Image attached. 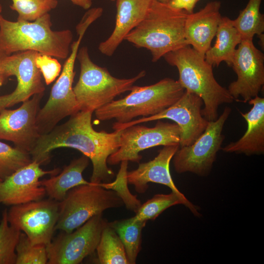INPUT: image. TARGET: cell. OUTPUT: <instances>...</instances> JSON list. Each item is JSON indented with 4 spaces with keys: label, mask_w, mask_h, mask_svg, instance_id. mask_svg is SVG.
<instances>
[{
    "label": "cell",
    "mask_w": 264,
    "mask_h": 264,
    "mask_svg": "<svg viewBox=\"0 0 264 264\" xmlns=\"http://www.w3.org/2000/svg\"><path fill=\"white\" fill-rule=\"evenodd\" d=\"M231 111V109L226 107L216 120L208 122L204 131L193 143L179 147L173 157L176 173L190 172L201 176L208 175L221 149L225 138L222 132Z\"/></svg>",
    "instance_id": "obj_8"
},
{
    "label": "cell",
    "mask_w": 264,
    "mask_h": 264,
    "mask_svg": "<svg viewBox=\"0 0 264 264\" xmlns=\"http://www.w3.org/2000/svg\"><path fill=\"white\" fill-rule=\"evenodd\" d=\"M93 112L80 110L49 133L40 135L29 153L32 161L41 165L48 162L50 153L55 149H75L92 162L90 182L95 184L109 182L114 174L108 167L107 160L119 148L122 130L111 132L95 131L91 124Z\"/></svg>",
    "instance_id": "obj_1"
},
{
    "label": "cell",
    "mask_w": 264,
    "mask_h": 264,
    "mask_svg": "<svg viewBox=\"0 0 264 264\" xmlns=\"http://www.w3.org/2000/svg\"><path fill=\"white\" fill-rule=\"evenodd\" d=\"M96 251L99 264H129L123 244L109 222L102 232Z\"/></svg>",
    "instance_id": "obj_25"
},
{
    "label": "cell",
    "mask_w": 264,
    "mask_h": 264,
    "mask_svg": "<svg viewBox=\"0 0 264 264\" xmlns=\"http://www.w3.org/2000/svg\"><path fill=\"white\" fill-rule=\"evenodd\" d=\"M199 0H171L169 5L176 9L184 10L188 14L193 12V10Z\"/></svg>",
    "instance_id": "obj_33"
},
{
    "label": "cell",
    "mask_w": 264,
    "mask_h": 264,
    "mask_svg": "<svg viewBox=\"0 0 264 264\" xmlns=\"http://www.w3.org/2000/svg\"><path fill=\"white\" fill-rule=\"evenodd\" d=\"M37 53L32 50L21 51L0 60V75L5 80L14 76L17 81L13 92L0 96V111L23 102L36 94L44 93L42 75L35 64Z\"/></svg>",
    "instance_id": "obj_12"
},
{
    "label": "cell",
    "mask_w": 264,
    "mask_h": 264,
    "mask_svg": "<svg viewBox=\"0 0 264 264\" xmlns=\"http://www.w3.org/2000/svg\"><path fill=\"white\" fill-rule=\"evenodd\" d=\"M160 2L169 4V3L171 1V0H156Z\"/></svg>",
    "instance_id": "obj_36"
},
{
    "label": "cell",
    "mask_w": 264,
    "mask_h": 264,
    "mask_svg": "<svg viewBox=\"0 0 264 264\" xmlns=\"http://www.w3.org/2000/svg\"><path fill=\"white\" fill-rule=\"evenodd\" d=\"M115 180L112 182L100 183V185L107 189L112 190L118 195L126 208L135 213L141 205V201L128 189L127 175L128 161H122Z\"/></svg>",
    "instance_id": "obj_30"
},
{
    "label": "cell",
    "mask_w": 264,
    "mask_h": 264,
    "mask_svg": "<svg viewBox=\"0 0 264 264\" xmlns=\"http://www.w3.org/2000/svg\"><path fill=\"white\" fill-rule=\"evenodd\" d=\"M163 57L169 65L177 68L178 81L183 88L202 99L204 106L202 114L208 121L218 118L220 105L234 100L228 89L216 80L212 66L190 45L171 51Z\"/></svg>",
    "instance_id": "obj_4"
},
{
    "label": "cell",
    "mask_w": 264,
    "mask_h": 264,
    "mask_svg": "<svg viewBox=\"0 0 264 264\" xmlns=\"http://www.w3.org/2000/svg\"><path fill=\"white\" fill-rule=\"evenodd\" d=\"M89 159L85 155L75 159L64 167L61 172L51 175L48 178L40 180L50 198L58 202L61 201L68 191L77 186L90 184L83 177V172L88 167Z\"/></svg>",
    "instance_id": "obj_21"
},
{
    "label": "cell",
    "mask_w": 264,
    "mask_h": 264,
    "mask_svg": "<svg viewBox=\"0 0 264 264\" xmlns=\"http://www.w3.org/2000/svg\"><path fill=\"white\" fill-rule=\"evenodd\" d=\"M32 161L28 152L0 141V178L2 180Z\"/></svg>",
    "instance_id": "obj_28"
},
{
    "label": "cell",
    "mask_w": 264,
    "mask_h": 264,
    "mask_svg": "<svg viewBox=\"0 0 264 264\" xmlns=\"http://www.w3.org/2000/svg\"><path fill=\"white\" fill-rule=\"evenodd\" d=\"M146 222L135 220L133 217L109 222L123 244L129 264L136 263L141 247L142 231Z\"/></svg>",
    "instance_id": "obj_24"
},
{
    "label": "cell",
    "mask_w": 264,
    "mask_h": 264,
    "mask_svg": "<svg viewBox=\"0 0 264 264\" xmlns=\"http://www.w3.org/2000/svg\"><path fill=\"white\" fill-rule=\"evenodd\" d=\"M73 4L85 10L90 8L92 0H69Z\"/></svg>",
    "instance_id": "obj_34"
},
{
    "label": "cell",
    "mask_w": 264,
    "mask_h": 264,
    "mask_svg": "<svg viewBox=\"0 0 264 264\" xmlns=\"http://www.w3.org/2000/svg\"><path fill=\"white\" fill-rule=\"evenodd\" d=\"M35 61L47 85L52 83L61 72L62 66L54 57L37 53Z\"/></svg>",
    "instance_id": "obj_32"
},
{
    "label": "cell",
    "mask_w": 264,
    "mask_h": 264,
    "mask_svg": "<svg viewBox=\"0 0 264 264\" xmlns=\"http://www.w3.org/2000/svg\"><path fill=\"white\" fill-rule=\"evenodd\" d=\"M2 180V179L0 178V182H1Z\"/></svg>",
    "instance_id": "obj_38"
},
{
    "label": "cell",
    "mask_w": 264,
    "mask_h": 264,
    "mask_svg": "<svg viewBox=\"0 0 264 264\" xmlns=\"http://www.w3.org/2000/svg\"><path fill=\"white\" fill-rule=\"evenodd\" d=\"M177 204H183L195 216L201 215L198 207L191 203L186 197H182L172 191L169 194H157L141 206L133 218L137 220H154L167 208Z\"/></svg>",
    "instance_id": "obj_23"
},
{
    "label": "cell",
    "mask_w": 264,
    "mask_h": 264,
    "mask_svg": "<svg viewBox=\"0 0 264 264\" xmlns=\"http://www.w3.org/2000/svg\"><path fill=\"white\" fill-rule=\"evenodd\" d=\"M179 147V144L164 146L154 159L139 163L136 169L128 171V183L133 185L135 191L140 194L147 191L149 182H154L164 185L180 196L185 197L175 185L170 172V161Z\"/></svg>",
    "instance_id": "obj_17"
},
{
    "label": "cell",
    "mask_w": 264,
    "mask_h": 264,
    "mask_svg": "<svg viewBox=\"0 0 264 264\" xmlns=\"http://www.w3.org/2000/svg\"><path fill=\"white\" fill-rule=\"evenodd\" d=\"M216 36V43L206 52L205 60L212 66H218L222 62L231 66L236 47L242 40L233 20L222 17Z\"/></svg>",
    "instance_id": "obj_22"
},
{
    "label": "cell",
    "mask_w": 264,
    "mask_h": 264,
    "mask_svg": "<svg viewBox=\"0 0 264 264\" xmlns=\"http://www.w3.org/2000/svg\"><path fill=\"white\" fill-rule=\"evenodd\" d=\"M112 0V1H115V0Z\"/></svg>",
    "instance_id": "obj_39"
},
{
    "label": "cell",
    "mask_w": 264,
    "mask_h": 264,
    "mask_svg": "<svg viewBox=\"0 0 264 264\" xmlns=\"http://www.w3.org/2000/svg\"><path fill=\"white\" fill-rule=\"evenodd\" d=\"M44 93L33 95L16 109L0 111V139L11 141L30 153L40 136L36 119Z\"/></svg>",
    "instance_id": "obj_15"
},
{
    "label": "cell",
    "mask_w": 264,
    "mask_h": 264,
    "mask_svg": "<svg viewBox=\"0 0 264 264\" xmlns=\"http://www.w3.org/2000/svg\"><path fill=\"white\" fill-rule=\"evenodd\" d=\"M123 201L116 192L91 183L73 187L59 202L55 230L70 233L92 217L108 209L119 208Z\"/></svg>",
    "instance_id": "obj_7"
},
{
    "label": "cell",
    "mask_w": 264,
    "mask_h": 264,
    "mask_svg": "<svg viewBox=\"0 0 264 264\" xmlns=\"http://www.w3.org/2000/svg\"><path fill=\"white\" fill-rule=\"evenodd\" d=\"M2 10V5L0 4V15L1 14ZM0 38H1V29H0V60L6 56L4 53L1 48Z\"/></svg>",
    "instance_id": "obj_35"
},
{
    "label": "cell",
    "mask_w": 264,
    "mask_h": 264,
    "mask_svg": "<svg viewBox=\"0 0 264 264\" xmlns=\"http://www.w3.org/2000/svg\"><path fill=\"white\" fill-rule=\"evenodd\" d=\"M262 0H249L245 7L233 20L234 26L240 33L242 40L253 39L264 31V16L260 12Z\"/></svg>",
    "instance_id": "obj_26"
},
{
    "label": "cell",
    "mask_w": 264,
    "mask_h": 264,
    "mask_svg": "<svg viewBox=\"0 0 264 264\" xmlns=\"http://www.w3.org/2000/svg\"><path fill=\"white\" fill-rule=\"evenodd\" d=\"M7 209L2 213L0 221V264H16V248L21 231L8 221Z\"/></svg>",
    "instance_id": "obj_27"
},
{
    "label": "cell",
    "mask_w": 264,
    "mask_h": 264,
    "mask_svg": "<svg viewBox=\"0 0 264 264\" xmlns=\"http://www.w3.org/2000/svg\"><path fill=\"white\" fill-rule=\"evenodd\" d=\"M10 8L18 14L17 20L33 21L55 9L57 0H12Z\"/></svg>",
    "instance_id": "obj_29"
},
{
    "label": "cell",
    "mask_w": 264,
    "mask_h": 264,
    "mask_svg": "<svg viewBox=\"0 0 264 264\" xmlns=\"http://www.w3.org/2000/svg\"><path fill=\"white\" fill-rule=\"evenodd\" d=\"M116 15L113 31L98 46L100 52L112 56L125 37L145 18L152 0H115Z\"/></svg>",
    "instance_id": "obj_19"
},
{
    "label": "cell",
    "mask_w": 264,
    "mask_h": 264,
    "mask_svg": "<svg viewBox=\"0 0 264 264\" xmlns=\"http://www.w3.org/2000/svg\"><path fill=\"white\" fill-rule=\"evenodd\" d=\"M124 98L113 100L95 111L101 121L114 119L118 123H125L138 116L157 114L175 103L185 89L178 80L164 78L147 86H133Z\"/></svg>",
    "instance_id": "obj_5"
},
{
    "label": "cell",
    "mask_w": 264,
    "mask_h": 264,
    "mask_svg": "<svg viewBox=\"0 0 264 264\" xmlns=\"http://www.w3.org/2000/svg\"><path fill=\"white\" fill-rule=\"evenodd\" d=\"M1 45L6 55L27 50L66 59L73 34L69 29L55 31L49 13L33 21H11L0 15Z\"/></svg>",
    "instance_id": "obj_2"
},
{
    "label": "cell",
    "mask_w": 264,
    "mask_h": 264,
    "mask_svg": "<svg viewBox=\"0 0 264 264\" xmlns=\"http://www.w3.org/2000/svg\"><path fill=\"white\" fill-rule=\"evenodd\" d=\"M252 105L248 112H240L247 123V130L238 140L222 148L225 153L243 154L246 155L264 153V98L258 95L251 99Z\"/></svg>",
    "instance_id": "obj_20"
},
{
    "label": "cell",
    "mask_w": 264,
    "mask_h": 264,
    "mask_svg": "<svg viewBox=\"0 0 264 264\" xmlns=\"http://www.w3.org/2000/svg\"><path fill=\"white\" fill-rule=\"evenodd\" d=\"M5 80L0 75V87L4 83Z\"/></svg>",
    "instance_id": "obj_37"
},
{
    "label": "cell",
    "mask_w": 264,
    "mask_h": 264,
    "mask_svg": "<svg viewBox=\"0 0 264 264\" xmlns=\"http://www.w3.org/2000/svg\"><path fill=\"white\" fill-rule=\"evenodd\" d=\"M40 166L32 161L0 182V204L13 206L42 199L46 192L40 178L57 175L59 169L46 171Z\"/></svg>",
    "instance_id": "obj_16"
},
{
    "label": "cell",
    "mask_w": 264,
    "mask_h": 264,
    "mask_svg": "<svg viewBox=\"0 0 264 264\" xmlns=\"http://www.w3.org/2000/svg\"><path fill=\"white\" fill-rule=\"evenodd\" d=\"M203 104L199 96L185 90L178 100L162 112L125 123L115 122L112 128L121 130L141 123L168 119L175 122L180 130L179 147L188 146L203 133L208 125L209 121L201 112Z\"/></svg>",
    "instance_id": "obj_13"
},
{
    "label": "cell",
    "mask_w": 264,
    "mask_h": 264,
    "mask_svg": "<svg viewBox=\"0 0 264 264\" xmlns=\"http://www.w3.org/2000/svg\"><path fill=\"white\" fill-rule=\"evenodd\" d=\"M77 59L80 72L73 89L80 110L95 111L113 101L117 96L130 91L133 84L146 75L145 71L142 70L132 78H116L106 68L92 61L86 46L79 49Z\"/></svg>",
    "instance_id": "obj_6"
},
{
    "label": "cell",
    "mask_w": 264,
    "mask_h": 264,
    "mask_svg": "<svg viewBox=\"0 0 264 264\" xmlns=\"http://www.w3.org/2000/svg\"><path fill=\"white\" fill-rule=\"evenodd\" d=\"M220 7V1H211L199 11L188 14L184 29L187 44L203 57L216 35L222 17Z\"/></svg>",
    "instance_id": "obj_18"
},
{
    "label": "cell",
    "mask_w": 264,
    "mask_h": 264,
    "mask_svg": "<svg viewBox=\"0 0 264 264\" xmlns=\"http://www.w3.org/2000/svg\"><path fill=\"white\" fill-rule=\"evenodd\" d=\"M108 222L102 214L95 215L76 230L64 231L46 246L48 264H79L93 254Z\"/></svg>",
    "instance_id": "obj_9"
},
{
    "label": "cell",
    "mask_w": 264,
    "mask_h": 264,
    "mask_svg": "<svg viewBox=\"0 0 264 264\" xmlns=\"http://www.w3.org/2000/svg\"><path fill=\"white\" fill-rule=\"evenodd\" d=\"M16 264H46L48 257L45 246L33 244L23 232L20 234L16 248Z\"/></svg>",
    "instance_id": "obj_31"
},
{
    "label": "cell",
    "mask_w": 264,
    "mask_h": 264,
    "mask_svg": "<svg viewBox=\"0 0 264 264\" xmlns=\"http://www.w3.org/2000/svg\"><path fill=\"white\" fill-rule=\"evenodd\" d=\"M231 66L237 75L228 90L234 100L243 103L258 95L264 84V55L253 39H243L238 45Z\"/></svg>",
    "instance_id": "obj_14"
},
{
    "label": "cell",
    "mask_w": 264,
    "mask_h": 264,
    "mask_svg": "<svg viewBox=\"0 0 264 264\" xmlns=\"http://www.w3.org/2000/svg\"><path fill=\"white\" fill-rule=\"evenodd\" d=\"M120 146L108 157L107 163L116 165L122 161L139 163V153L157 146L179 145L180 130L176 123L158 120L154 127L134 125L121 130Z\"/></svg>",
    "instance_id": "obj_10"
},
{
    "label": "cell",
    "mask_w": 264,
    "mask_h": 264,
    "mask_svg": "<svg viewBox=\"0 0 264 264\" xmlns=\"http://www.w3.org/2000/svg\"><path fill=\"white\" fill-rule=\"evenodd\" d=\"M188 13L152 0L143 20L125 38L137 48H145L153 62L187 45L184 34Z\"/></svg>",
    "instance_id": "obj_3"
},
{
    "label": "cell",
    "mask_w": 264,
    "mask_h": 264,
    "mask_svg": "<svg viewBox=\"0 0 264 264\" xmlns=\"http://www.w3.org/2000/svg\"><path fill=\"white\" fill-rule=\"evenodd\" d=\"M59 216V202L40 199L13 205L7 212L9 223L22 231L34 245L51 242Z\"/></svg>",
    "instance_id": "obj_11"
}]
</instances>
